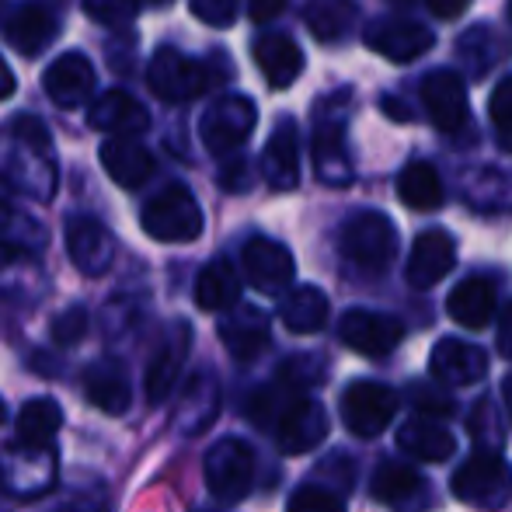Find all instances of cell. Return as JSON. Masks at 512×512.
Returning <instances> with one entry per match:
<instances>
[{"instance_id":"cell-1","label":"cell","mask_w":512,"mask_h":512,"mask_svg":"<svg viewBox=\"0 0 512 512\" xmlns=\"http://www.w3.org/2000/svg\"><path fill=\"white\" fill-rule=\"evenodd\" d=\"M0 185L35 203H49L60 185L49 129L35 115H18L0 129Z\"/></svg>"},{"instance_id":"cell-2","label":"cell","mask_w":512,"mask_h":512,"mask_svg":"<svg viewBox=\"0 0 512 512\" xmlns=\"http://www.w3.org/2000/svg\"><path fill=\"white\" fill-rule=\"evenodd\" d=\"M140 227L147 230V237L161 244H189L203 234L206 220L199 209L196 196L185 185L171 182L168 189H161L140 213Z\"/></svg>"},{"instance_id":"cell-3","label":"cell","mask_w":512,"mask_h":512,"mask_svg":"<svg viewBox=\"0 0 512 512\" xmlns=\"http://www.w3.org/2000/svg\"><path fill=\"white\" fill-rule=\"evenodd\" d=\"M450 488L464 506L502 509L512 495V467L502 450H478L453 471Z\"/></svg>"},{"instance_id":"cell-4","label":"cell","mask_w":512,"mask_h":512,"mask_svg":"<svg viewBox=\"0 0 512 512\" xmlns=\"http://www.w3.org/2000/svg\"><path fill=\"white\" fill-rule=\"evenodd\" d=\"M216 81H220V74H216L213 67L185 56L182 49H168V46L157 49L154 60H150V67H147L150 91L168 105L196 102V98L206 95Z\"/></svg>"},{"instance_id":"cell-5","label":"cell","mask_w":512,"mask_h":512,"mask_svg":"<svg viewBox=\"0 0 512 512\" xmlns=\"http://www.w3.org/2000/svg\"><path fill=\"white\" fill-rule=\"evenodd\" d=\"M352 105L349 91H338L335 98H328L321 119L314 126V171L324 185L331 189H345L356 178L352 171V157L345 150V108Z\"/></svg>"},{"instance_id":"cell-6","label":"cell","mask_w":512,"mask_h":512,"mask_svg":"<svg viewBox=\"0 0 512 512\" xmlns=\"http://www.w3.org/2000/svg\"><path fill=\"white\" fill-rule=\"evenodd\" d=\"M338 248L359 269L384 272L394 262V255H398V230H394V223L384 213L363 209V213L345 220L342 234H338Z\"/></svg>"},{"instance_id":"cell-7","label":"cell","mask_w":512,"mask_h":512,"mask_svg":"<svg viewBox=\"0 0 512 512\" xmlns=\"http://www.w3.org/2000/svg\"><path fill=\"white\" fill-rule=\"evenodd\" d=\"M206 488L216 502H244L255 485V450L244 439H220L206 453Z\"/></svg>"},{"instance_id":"cell-8","label":"cell","mask_w":512,"mask_h":512,"mask_svg":"<svg viewBox=\"0 0 512 512\" xmlns=\"http://www.w3.org/2000/svg\"><path fill=\"white\" fill-rule=\"evenodd\" d=\"M56 485L53 446L11 443L0 453V488L14 499H39Z\"/></svg>"},{"instance_id":"cell-9","label":"cell","mask_w":512,"mask_h":512,"mask_svg":"<svg viewBox=\"0 0 512 512\" xmlns=\"http://www.w3.org/2000/svg\"><path fill=\"white\" fill-rule=\"evenodd\" d=\"M398 415V394L377 380H356L342 391V422L352 436L373 439Z\"/></svg>"},{"instance_id":"cell-10","label":"cell","mask_w":512,"mask_h":512,"mask_svg":"<svg viewBox=\"0 0 512 512\" xmlns=\"http://www.w3.org/2000/svg\"><path fill=\"white\" fill-rule=\"evenodd\" d=\"M255 126H258L255 102L244 95H227L206 108L199 136H203L209 154L223 157V154H234V150L255 133Z\"/></svg>"},{"instance_id":"cell-11","label":"cell","mask_w":512,"mask_h":512,"mask_svg":"<svg viewBox=\"0 0 512 512\" xmlns=\"http://www.w3.org/2000/svg\"><path fill=\"white\" fill-rule=\"evenodd\" d=\"M338 338L349 345L352 352L366 359H384L405 342V324L391 314H377V310H345L338 321Z\"/></svg>"},{"instance_id":"cell-12","label":"cell","mask_w":512,"mask_h":512,"mask_svg":"<svg viewBox=\"0 0 512 512\" xmlns=\"http://www.w3.org/2000/svg\"><path fill=\"white\" fill-rule=\"evenodd\" d=\"M272 425H276L279 453L300 457V453H310L314 446L324 443V436H328V411H324V405H317L314 398H293L290 405L279 408Z\"/></svg>"},{"instance_id":"cell-13","label":"cell","mask_w":512,"mask_h":512,"mask_svg":"<svg viewBox=\"0 0 512 512\" xmlns=\"http://www.w3.org/2000/svg\"><path fill=\"white\" fill-rule=\"evenodd\" d=\"M241 262H244L248 283L255 286L258 293H269V297L290 290L293 276H297V262H293L290 248L272 241V237H251L241 251Z\"/></svg>"},{"instance_id":"cell-14","label":"cell","mask_w":512,"mask_h":512,"mask_svg":"<svg viewBox=\"0 0 512 512\" xmlns=\"http://www.w3.org/2000/svg\"><path fill=\"white\" fill-rule=\"evenodd\" d=\"M363 42H366V49H373V53L384 56V60L411 63L436 46V32H429L425 25L408 21V18H384L366 28Z\"/></svg>"},{"instance_id":"cell-15","label":"cell","mask_w":512,"mask_h":512,"mask_svg":"<svg viewBox=\"0 0 512 512\" xmlns=\"http://www.w3.org/2000/svg\"><path fill=\"white\" fill-rule=\"evenodd\" d=\"M373 499L391 512H429L432 509V488L415 467L384 460L373 474Z\"/></svg>"},{"instance_id":"cell-16","label":"cell","mask_w":512,"mask_h":512,"mask_svg":"<svg viewBox=\"0 0 512 512\" xmlns=\"http://www.w3.org/2000/svg\"><path fill=\"white\" fill-rule=\"evenodd\" d=\"M189 349H192V328L189 321H175L168 331H164L161 345H157L154 359L147 366V401L150 405H161V401L171 398L175 384L182 380V366L189 359Z\"/></svg>"},{"instance_id":"cell-17","label":"cell","mask_w":512,"mask_h":512,"mask_svg":"<svg viewBox=\"0 0 512 512\" xmlns=\"http://www.w3.org/2000/svg\"><path fill=\"white\" fill-rule=\"evenodd\" d=\"M67 255L84 276H105L115 262V237L95 216L67 220Z\"/></svg>"},{"instance_id":"cell-18","label":"cell","mask_w":512,"mask_h":512,"mask_svg":"<svg viewBox=\"0 0 512 512\" xmlns=\"http://www.w3.org/2000/svg\"><path fill=\"white\" fill-rule=\"evenodd\" d=\"M457 265V244L446 230H422L411 244V255L405 265V279L415 290H432L439 279L450 276Z\"/></svg>"},{"instance_id":"cell-19","label":"cell","mask_w":512,"mask_h":512,"mask_svg":"<svg viewBox=\"0 0 512 512\" xmlns=\"http://www.w3.org/2000/svg\"><path fill=\"white\" fill-rule=\"evenodd\" d=\"M422 102H425V112H429L432 126H436L439 133L453 136L467 126V112H471V105H467V88L453 70H436V74L425 77Z\"/></svg>"},{"instance_id":"cell-20","label":"cell","mask_w":512,"mask_h":512,"mask_svg":"<svg viewBox=\"0 0 512 512\" xmlns=\"http://www.w3.org/2000/svg\"><path fill=\"white\" fill-rule=\"evenodd\" d=\"M429 373L439 380V384L471 387V384H478V380H485L488 352L471 342H464V338H439V342L432 345Z\"/></svg>"},{"instance_id":"cell-21","label":"cell","mask_w":512,"mask_h":512,"mask_svg":"<svg viewBox=\"0 0 512 512\" xmlns=\"http://www.w3.org/2000/svg\"><path fill=\"white\" fill-rule=\"evenodd\" d=\"M42 91L53 105L81 108L95 95V67L84 53H63L42 74Z\"/></svg>"},{"instance_id":"cell-22","label":"cell","mask_w":512,"mask_h":512,"mask_svg":"<svg viewBox=\"0 0 512 512\" xmlns=\"http://www.w3.org/2000/svg\"><path fill=\"white\" fill-rule=\"evenodd\" d=\"M220 342L227 345V352L237 359V363H251L258 359L272 342V331H269V317L265 310L258 307H230L227 317L220 321Z\"/></svg>"},{"instance_id":"cell-23","label":"cell","mask_w":512,"mask_h":512,"mask_svg":"<svg viewBox=\"0 0 512 512\" xmlns=\"http://www.w3.org/2000/svg\"><path fill=\"white\" fill-rule=\"evenodd\" d=\"M216 415H220V380L209 366H203V370L192 373L182 398H178L175 429L185 432V436H199L213 425Z\"/></svg>"},{"instance_id":"cell-24","label":"cell","mask_w":512,"mask_h":512,"mask_svg":"<svg viewBox=\"0 0 512 512\" xmlns=\"http://www.w3.org/2000/svg\"><path fill=\"white\" fill-rule=\"evenodd\" d=\"M262 175L272 192H293L300 185V133L297 119H279L272 129L269 147L262 154Z\"/></svg>"},{"instance_id":"cell-25","label":"cell","mask_w":512,"mask_h":512,"mask_svg":"<svg viewBox=\"0 0 512 512\" xmlns=\"http://www.w3.org/2000/svg\"><path fill=\"white\" fill-rule=\"evenodd\" d=\"M84 398L102 415H126L133 405V384L119 359L102 356L84 370Z\"/></svg>"},{"instance_id":"cell-26","label":"cell","mask_w":512,"mask_h":512,"mask_svg":"<svg viewBox=\"0 0 512 512\" xmlns=\"http://www.w3.org/2000/svg\"><path fill=\"white\" fill-rule=\"evenodd\" d=\"M98 157H102L105 175L122 189H140L154 175V154L143 143H136L133 136H108Z\"/></svg>"},{"instance_id":"cell-27","label":"cell","mask_w":512,"mask_h":512,"mask_svg":"<svg viewBox=\"0 0 512 512\" xmlns=\"http://www.w3.org/2000/svg\"><path fill=\"white\" fill-rule=\"evenodd\" d=\"M88 122L105 136H140L150 126V112L129 91L115 88L95 98V105L88 108Z\"/></svg>"},{"instance_id":"cell-28","label":"cell","mask_w":512,"mask_h":512,"mask_svg":"<svg viewBox=\"0 0 512 512\" xmlns=\"http://www.w3.org/2000/svg\"><path fill=\"white\" fill-rule=\"evenodd\" d=\"M255 63L272 91H286L304 74V49L290 35L269 32L255 42Z\"/></svg>"},{"instance_id":"cell-29","label":"cell","mask_w":512,"mask_h":512,"mask_svg":"<svg viewBox=\"0 0 512 512\" xmlns=\"http://www.w3.org/2000/svg\"><path fill=\"white\" fill-rule=\"evenodd\" d=\"M7 42H11L14 53L21 56H39L49 49V42L56 39V14L49 11L46 4H21L18 11L7 18V28H4Z\"/></svg>"},{"instance_id":"cell-30","label":"cell","mask_w":512,"mask_h":512,"mask_svg":"<svg viewBox=\"0 0 512 512\" xmlns=\"http://www.w3.org/2000/svg\"><path fill=\"white\" fill-rule=\"evenodd\" d=\"M42 290H46V276H42L32 251L0 244V297L28 304V300H39Z\"/></svg>"},{"instance_id":"cell-31","label":"cell","mask_w":512,"mask_h":512,"mask_svg":"<svg viewBox=\"0 0 512 512\" xmlns=\"http://www.w3.org/2000/svg\"><path fill=\"white\" fill-rule=\"evenodd\" d=\"M446 314L464 328L478 331L492 321L495 314V286L485 276H471L464 283H457L446 297Z\"/></svg>"},{"instance_id":"cell-32","label":"cell","mask_w":512,"mask_h":512,"mask_svg":"<svg viewBox=\"0 0 512 512\" xmlns=\"http://www.w3.org/2000/svg\"><path fill=\"white\" fill-rule=\"evenodd\" d=\"M398 446L415 460H425V464H443L457 453V439H453L450 429L429 422V418H415V422H405L398 432Z\"/></svg>"},{"instance_id":"cell-33","label":"cell","mask_w":512,"mask_h":512,"mask_svg":"<svg viewBox=\"0 0 512 512\" xmlns=\"http://www.w3.org/2000/svg\"><path fill=\"white\" fill-rule=\"evenodd\" d=\"M241 300V276L227 258H213L196 279V304L209 314H223Z\"/></svg>"},{"instance_id":"cell-34","label":"cell","mask_w":512,"mask_h":512,"mask_svg":"<svg viewBox=\"0 0 512 512\" xmlns=\"http://www.w3.org/2000/svg\"><path fill=\"white\" fill-rule=\"evenodd\" d=\"M328 297H324V290H317V286H297V290H290L283 297V304H279V317H283V324L293 331V335H314V331L324 328V321H328Z\"/></svg>"},{"instance_id":"cell-35","label":"cell","mask_w":512,"mask_h":512,"mask_svg":"<svg viewBox=\"0 0 512 512\" xmlns=\"http://www.w3.org/2000/svg\"><path fill=\"white\" fill-rule=\"evenodd\" d=\"M356 0H307L304 25L317 42H342L356 25Z\"/></svg>"},{"instance_id":"cell-36","label":"cell","mask_w":512,"mask_h":512,"mask_svg":"<svg viewBox=\"0 0 512 512\" xmlns=\"http://www.w3.org/2000/svg\"><path fill=\"white\" fill-rule=\"evenodd\" d=\"M398 199L408 209L418 213H432V209L443 206V182H439V171L429 161H411L405 171L398 175Z\"/></svg>"},{"instance_id":"cell-37","label":"cell","mask_w":512,"mask_h":512,"mask_svg":"<svg viewBox=\"0 0 512 512\" xmlns=\"http://www.w3.org/2000/svg\"><path fill=\"white\" fill-rule=\"evenodd\" d=\"M60 425H63V411L53 398H32L25 408L18 411V425H14L18 436H14V443L53 446Z\"/></svg>"},{"instance_id":"cell-38","label":"cell","mask_w":512,"mask_h":512,"mask_svg":"<svg viewBox=\"0 0 512 512\" xmlns=\"http://www.w3.org/2000/svg\"><path fill=\"white\" fill-rule=\"evenodd\" d=\"M0 244L39 255V251L49 244V230L42 227L39 220H32L28 213H21L18 206L0 203Z\"/></svg>"},{"instance_id":"cell-39","label":"cell","mask_w":512,"mask_h":512,"mask_svg":"<svg viewBox=\"0 0 512 512\" xmlns=\"http://www.w3.org/2000/svg\"><path fill=\"white\" fill-rule=\"evenodd\" d=\"M457 49H460V56H464V60H474V67H471L474 77H481L488 67H495V63L509 53V46L499 39V35H495V28H488V25H474L471 32L460 39Z\"/></svg>"},{"instance_id":"cell-40","label":"cell","mask_w":512,"mask_h":512,"mask_svg":"<svg viewBox=\"0 0 512 512\" xmlns=\"http://www.w3.org/2000/svg\"><path fill=\"white\" fill-rule=\"evenodd\" d=\"M324 359L314 356V352H300V356L286 359L276 370V387H283L286 394H300L307 387H317L324 380Z\"/></svg>"},{"instance_id":"cell-41","label":"cell","mask_w":512,"mask_h":512,"mask_svg":"<svg viewBox=\"0 0 512 512\" xmlns=\"http://www.w3.org/2000/svg\"><path fill=\"white\" fill-rule=\"evenodd\" d=\"M471 436H474V446L478 450H502L506 446V432H502V418L495 411L492 398H481L474 401L471 408Z\"/></svg>"},{"instance_id":"cell-42","label":"cell","mask_w":512,"mask_h":512,"mask_svg":"<svg viewBox=\"0 0 512 512\" xmlns=\"http://www.w3.org/2000/svg\"><path fill=\"white\" fill-rule=\"evenodd\" d=\"M157 4H168V0H84V11L98 25H126L143 7H157Z\"/></svg>"},{"instance_id":"cell-43","label":"cell","mask_w":512,"mask_h":512,"mask_svg":"<svg viewBox=\"0 0 512 512\" xmlns=\"http://www.w3.org/2000/svg\"><path fill=\"white\" fill-rule=\"evenodd\" d=\"M286 512H345V499L335 488L300 485L293 492V499L286 502Z\"/></svg>"},{"instance_id":"cell-44","label":"cell","mask_w":512,"mask_h":512,"mask_svg":"<svg viewBox=\"0 0 512 512\" xmlns=\"http://www.w3.org/2000/svg\"><path fill=\"white\" fill-rule=\"evenodd\" d=\"M88 328H91L88 310H84V307H67L53 321V342L63 345V349H70V345H77L84 335H88Z\"/></svg>"},{"instance_id":"cell-45","label":"cell","mask_w":512,"mask_h":512,"mask_svg":"<svg viewBox=\"0 0 512 512\" xmlns=\"http://www.w3.org/2000/svg\"><path fill=\"white\" fill-rule=\"evenodd\" d=\"M488 115H492L495 129L512 136V77H502L495 84L492 98H488Z\"/></svg>"},{"instance_id":"cell-46","label":"cell","mask_w":512,"mask_h":512,"mask_svg":"<svg viewBox=\"0 0 512 512\" xmlns=\"http://www.w3.org/2000/svg\"><path fill=\"white\" fill-rule=\"evenodd\" d=\"M192 14L213 28H227L237 21V0H192Z\"/></svg>"},{"instance_id":"cell-47","label":"cell","mask_w":512,"mask_h":512,"mask_svg":"<svg viewBox=\"0 0 512 512\" xmlns=\"http://www.w3.org/2000/svg\"><path fill=\"white\" fill-rule=\"evenodd\" d=\"M408 398H411V408L422 411L425 418H432V415H436V418L453 415V401L446 398V394H436L429 384H415V387H411Z\"/></svg>"},{"instance_id":"cell-48","label":"cell","mask_w":512,"mask_h":512,"mask_svg":"<svg viewBox=\"0 0 512 512\" xmlns=\"http://www.w3.org/2000/svg\"><path fill=\"white\" fill-rule=\"evenodd\" d=\"M220 185H223V189H230V192L251 189V168H248V161H230L227 168H223V175H220Z\"/></svg>"},{"instance_id":"cell-49","label":"cell","mask_w":512,"mask_h":512,"mask_svg":"<svg viewBox=\"0 0 512 512\" xmlns=\"http://www.w3.org/2000/svg\"><path fill=\"white\" fill-rule=\"evenodd\" d=\"M495 345H499V356L512 359V304L502 310V317H499V335H495Z\"/></svg>"},{"instance_id":"cell-50","label":"cell","mask_w":512,"mask_h":512,"mask_svg":"<svg viewBox=\"0 0 512 512\" xmlns=\"http://www.w3.org/2000/svg\"><path fill=\"white\" fill-rule=\"evenodd\" d=\"M467 4H471V0H429V11L443 21H453L467 11Z\"/></svg>"},{"instance_id":"cell-51","label":"cell","mask_w":512,"mask_h":512,"mask_svg":"<svg viewBox=\"0 0 512 512\" xmlns=\"http://www.w3.org/2000/svg\"><path fill=\"white\" fill-rule=\"evenodd\" d=\"M286 0H251V18L255 21H272L276 14H283Z\"/></svg>"},{"instance_id":"cell-52","label":"cell","mask_w":512,"mask_h":512,"mask_svg":"<svg viewBox=\"0 0 512 512\" xmlns=\"http://www.w3.org/2000/svg\"><path fill=\"white\" fill-rule=\"evenodd\" d=\"M14 88H18V77H14V70L7 67L4 56H0V102H7V98L14 95Z\"/></svg>"},{"instance_id":"cell-53","label":"cell","mask_w":512,"mask_h":512,"mask_svg":"<svg viewBox=\"0 0 512 512\" xmlns=\"http://www.w3.org/2000/svg\"><path fill=\"white\" fill-rule=\"evenodd\" d=\"M380 108H384V112H391L394 122H411V108L401 105L398 98H380Z\"/></svg>"},{"instance_id":"cell-54","label":"cell","mask_w":512,"mask_h":512,"mask_svg":"<svg viewBox=\"0 0 512 512\" xmlns=\"http://www.w3.org/2000/svg\"><path fill=\"white\" fill-rule=\"evenodd\" d=\"M60 512H105V509L95 506V502H88V499H77V502H70V506H63Z\"/></svg>"},{"instance_id":"cell-55","label":"cell","mask_w":512,"mask_h":512,"mask_svg":"<svg viewBox=\"0 0 512 512\" xmlns=\"http://www.w3.org/2000/svg\"><path fill=\"white\" fill-rule=\"evenodd\" d=\"M502 394H506V408H509V418H512V373L506 377V384H502Z\"/></svg>"},{"instance_id":"cell-56","label":"cell","mask_w":512,"mask_h":512,"mask_svg":"<svg viewBox=\"0 0 512 512\" xmlns=\"http://www.w3.org/2000/svg\"><path fill=\"white\" fill-rule=\"evenodd\" d=\"M4 415H7V408H4V401H0V422H4Z\"/></svg>"},{"instance_id":"cell-57","label":"cell","mask_w":512,"mask_h":512,"mask_svg":"<svg viewBox=\"0 0 512 512\" xmlns=\"http://www.w3.org/2000/svg\"><path fill=\"white\" fill-rule=\"evenodd\" d=\"M196 512H216V509H196Z\"/></svg>"}]
</instances>
